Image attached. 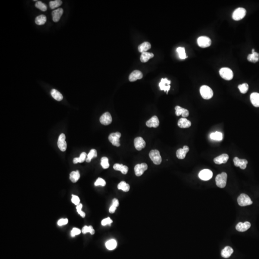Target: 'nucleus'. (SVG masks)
<instances>
[{
	"label": "nucleus",
	"mask_w": 259,
	"mask_h": 259,
	"mask_svg": "<svg viewBox=\"0 0 259 259\" xmlns=\"http://www.w3.org/2000/svg\"><path fill=\"white\" fill-rule=\"evenodd\" d=\"M227 175L226 172H222L217 175L216 178V184L220 188H224L226 187L227 181Z\"/></svg>",
	"instance_id": "1"
},
{
	"label": "nucleus",
	"mask_w": 259,
	"mask_h": 259,
	"mask_svg": "<svg viewBox=\"0 0 259 259\" xmlns=\"http://www.w3.org/2000/svg\"><path fill=\"white\" fill-rule=\"evenodd\" d=\"M201 97L204 99H209L213 96V91L207 86H201L200 90Z\"/></svg>",
	"instance_id": "2"
},
{
	"label": "nucleus",
	"mask_w": 259,
	"mask_h": 259,
	"mask_svg": "<svg viewBox=\"0 0 259 259\" xmlns=\"http://www.w3.org/2000/svg\"><path fill=\"white\" fill-rule=\"evenodd\" d=\"M238 203L241 206H246L250 205L253 204L250 197L247 194L242 193L240 194L238 198Z\"/></svg>",
	"instance_id": "3"
},
{
	"label": "nucleus",
	"mask_w": 259,
	"mask_h": 259,
	"mask_svg": "<svg viewBox=\"0 0 259 259\" xmlns=\"http://www.w3.org/2000/svg\"><path fill=\"white\" fill-rule=\"evenodd\" d=\"M149 157L154 164L160 165L162 162V158L160 152L158 150H152L149 153Z\"/></svg>",
	"instance_id": "4"
},
{
	"label": "nucleus",
	"mask_w": 259,
	"mask_h": 259,
	"mask_svg": "<svg viewBox=\"0 0 259 259\" xmlns=\"http://www.w3.org/2000/svg\"><path fill=\"white\" fill-rule=\"evenodd\" d=\"M220 76L225 80H231L233 77V73L230 69L229 68H222L219 71Z\"/></svg>",
	"instance_id": "5"
},
{
	"label": "nucleus",
	"mask_w": 259,
	"mask_h": 259,
	"mask_svg": "<svg viewBox=\"0 0 259 259\" xmlns=\"http://www.w3.org/2000/svg\"><path fill=\"white\" fill-rule=\"evenodd\" d=\"M246 14V10L243 8H238L235 10L232 14V18L235 21H239L243 19Z\"/></svg>",
	"instance_id": "6"
},
{
	"label": "nucleus",
	"mask_w": 259,
	"mask_h": 259,
	"mask_svg": "<svg viewBox=\"0 0 259 259\" xmlns=\"http://www.w3.org/2000/svg\"><path fill=\"white\" fill-rule=\"evenodd\" d=\"M120 137L121 133L119 132H116L114 133H111L108 136V140L113 145L119 147L120 145Z\"/></svg>",
	"instance_id": "7"
},
{
	"label": "nucleus",
	"mask_w": 259,
	"mask_h": 259,
	"mask_svg": "<svg viewBox=\"0 0 259 259\" xmlns=\"http://www.w3.org/2000/svg\"><path fill=\"white\" fill-rule=\"evenodd\" d=\"M211 40L208 37L201 36L199 37L197 39V43L200 47L207 48L211 45Z\"/></svg>",
	"instance_id": "8"
},
{
	"label": "nucleus",
	"mask_w": 259,
	"mask_h": 259,
	"mask_svg": "<svg viewBox=\"0 0 259 259\" xmlns=\"http://www.w3.org/2000/svg\"><path fill=\"white\" fill-rule=\"evenodd\" d=\"M148 168V166L146 163H142L137 164L134 167V172L136 176H141L144 174L145 171Z\"/></svg>",
	"instance_id": "9"
},
{
	"label": "nucleus",
	"mask_w": 259,
	"mask_h": 259,
	"mask_svg": "<svg viewBox=\"0 0 259 259\" xmlns=\"http://www.w3.org/2000/svg\"><path fill=\"white\" fill-rule=\"evenodd\" d=\"M213 177V172L212 171L208 169H204L201 171L199 174V177L201 179L203 180H208Z\"/></svg>",
	"instance_id": "10"
},
{
	"label": "nucleus",
	"mask_w": 259,
	"mask_h": 259,
	"mask_svg": "<svg viewBox=\"0 0 259 259\" xmlns=\"http://www.w3.org/2000/svg\"><path fill=\"white\" fill-rule=\"evenodd\" d=\"M99 120L103 125H108L112 123V117L109 112H105L100 117Z\"/></svg>",
	"instance_id": "11"
},
{
	"label": "nucleus",
	"mask_w": 259,
	"mask_h": 259,
	"mask_svg": "<svg viewBox=\"0 0 259 259\" xmlns=\"http://www.w3.org/2000/svg\"><path fill=\"white\" fill-rule=\"evenodd\" d=\"M65 136L64 133H61L60 136H59L58 139V146L59 148L60 149L61 151L64 152L66 151L67 148V143L65 141Z\"/></svg>",
	"instance_id": "12"
},
{
	"label": "nucleus",
	"mask_w": 259,
	"mask_h": 259,
	"mask_svg": "<svg viewBox=\"0 0 259 259\" xmlns=\"http://www.w3.org/2000/svg\"><path fill=\"white\" fill-rule=\"evenodd\" d=\"M134 145L136 149L140 151L145 148L146 143L142 137H138L134 139Z\"/></svg>",
	"instance_id": "13"
},
{
	"label": "nucleus",
	"mask_w": 259,
	"mask_h": 259,
	"mask_svg": "<svg viewBox=\"0 0 259 259\" xmlns=\"http://www.w3.org/2000/svg\"><path fill=\"white\" fill-rule=\"evenodd\" d=\"M170 81L168 80L167 78H162L159 84L160 90H164L165 92H167V94L170 88Z\"/></svg>",
	"instance_id": "14"
},
{
	"label": "nucleus",
	"mask_w": 259,
	"mask_h": 259,
	"mask_svg": "<svg viewBox=\"0 0 259 259\" xmlns=\"http://www.w3.org/2000/svg\"><path fill=\"white\" fill-rule=\"evenodd\" d=\"M233 162L236 167H239L242 170H245L247 167V165L248 163L246 159H240L238 157H235L233 159Z\"/></svg>",
	"instance_id": "15"
},
{
	"label": "nucleus",
	"mask_w": 259,
	"mask_h": 259,
	"mask_svg": "<svg viewBox=\"0 0 259 259\" xmlns=\"http://www.w3.org/2000/svg\"><path fill=\"white\" fill-rule=\"evenodd\" d=\"M251 224L249 222H245V223L239 222L236 226V229L239 232H245L250 229Z\"/></svg>",
	"instance_id": "16"
},
{
	"label": "nucleus",
	"mask_w": 259,
	"mask_h": 259,
	"mask_svg": "<svg viewBox=\"0 0 259 259\" xmlns=\"http://www.w3.org/2000/svg\"><path fill=\"white\" fill-rule=\"evenodd\" d=\"M229 159V155L226 154H223L214 158V162L216 164L220 165V164L226 163Z\"/></svg>",
	"instance_id": "17"
},
{
	"label": "nucleus",
	"mask_w": 259,
	"mask_h": 259,
	"mask_svg": "<svg viewBox=\"0 0 259 259\" xmlns=\"http://www.w3.org/2000/svg\"><path fill=\"white\" fill-rule=\"evenodd\" d=\"M146 125L149 128H157L159 125V120L157 116H154L146 121Z\"/></svg>",
	"instance_id": "18"
},
{
	"label": "nucleus",
	"mask_w": 259,
	"mask_h": 259,
	"mask_svg": "<svg viewBox=\"0 0 259 259\" xmlns=\"http://www.w3.org/2000/svg\"><path fill=\"white\" fill-rule=\"evenodd\" d=\"M189 147L187 145H185L183 148H179L176 152V155L177 158L179 159H183L185 158V157L188 152L189 151Z\"/></svg>",
	"instance_id": "19"
},
{
	"label": "nucleus",
	"mask_w": 259,
	"mask_h": 259,
	"mask_svg": "<svg viewBox=\"0 0 259 259\" xmlns=\"http://www.w3.org/2000/svg\"><path fill=\"white\" fill-rule=\"evenodd\" d=\"M143 77V74L141 71L139 70H134L129 77V80L130 82H134L138 79H141Z\"/></svg>",
	"instance_id": "20"
},
{
	"label": "nucleus",
	"mask_w": 259,
	"mask_h": 259,
	"mask_svg": "<svg viewBox=\"0 0 259 259\" xmlns=\"http://www.w3.org/2000/svg\"><path fill=\"white\" fill-rule=\"evenodd\" d=\"M176 111V115L177 116L182 115L183 118L187 117L189 115V111L188 110H186L185 108H183L180 106H177L175 108Z\"/></svg>",
	"instance_id": "21"
},
{
	"label": "nucleus",
	"mask_w": 259,
	"mask_h": 259,
	"mask_svg": "<svg viewBox=\"0 0 259 259\" xmlns=\"http://www.w3.org/2000/svg\"><path fill=\"white\" fill-rule=\"evenodd\" d=\"M63 13H64V10L61 8L55 10L52 12L53 21L55 22L59 21L61 17V15H63Z\"/></svg>",
	"instance_id": "22"
},
{
	"label": "nucleus",
	"mask_w": 259,
	"mask_h": 259,
	"mask_svg": "<svg viewBox=\"0 0 259 259\" xmlns=\"http://www.w3.org/2000/svg\"><path fill=\"white\" fill-rule=\"evenodd\" d=\"M178 125L181 128H188L191 127L192 123L190 120L186 118H182L178 121Z\"/></svg>",
	"instance_id": "23"
},
{
	"label": "nucleus",
	"mask_w": 259,
	"mask_h": 259,
	"mask_svg": "<svg viewBox=\"0 0 259 259\" xmlns=\"http://www.w3.org/2000/svg\"><path fill=\"white\" fill-rule=\"evenodd\" d=\"M251 101L255 107H259V93L254 92L250 96Z\"/></svg>",
	"instance_id": "24"
},
{
	"label": "nucleus",
	"mask_w": 259,
	"mask_h": 259,
	"mask_svg": "<svg viewBox=\"0 0 259 259\" xmlns=\"http://www.w3.org/2000/svg\"><path fill=\"white\" fill-rule=\"evenodd\" d=\"M114 170L117 171H120L123 174H126L128 171V167L126 166L117 163L113 166Z\"/></svg>",
	"instance_id": "25"
},
{
	"label": "nucleus",
	"mask_w": 259,
	"mask_h": 259,
	"mask_svg": "<svg viewBox=\"0 0 259 259\" xmlns=\"http://www.w3.org/2000/svg\"><path fill=\"white\" fill-rule=\"evenodd\" d=\"M233 248L229 246H226L221 251V256L225 258H229L233 253Z\"/></svg>",
	"instance_id": "26"
},
{
	"label": "nucleus",
	"mask_w": 259,
	"mask_h": 259,
	"mask_svg": "<svg viewBox=\"0 0 259 259\" xmlns=\"http://www.w3.org/2000/svg\"><path fill=\"white\" fill-rule=\"evenodd\" d=\"M154 56L153 53L148 52H145L142 53L140 57V60L142 63H146L150 59L153 58Z\"/></svg>",
	"instance_id": "27"
},
{
	"label": "nucleus",
	"mask_w": 259,
	"mask_h": 259,
	"mask_svg": "<svg viewBox=\"0 0 259 259\" xmlns=\"http://www.w3.org/2000/svg\"><path fill=\"white\" fill-rule=\"evenodd\" d=\"M151 48V44L148 42H144L138 46V51L140 52L143 53L146 52Z\"/></svg>",
	"instance_id": "28"
},
{
	"label": "nucleus",
	"mask_w": 259,
	"mask_h": 259,
	"mask_svg": "<svg viewBox=\"0 0 259 259\" xmlns=\"http://www.w3.org/2000/svg\"><path fill=\"white\" fill-rule=\"evenodd\" d=\"M80 177V173L78 170L72 171L70 174V179L73 183H76L77 181L79 180Z\"/></svg>",
	"instance_id": "29"
},
{
	"label": "nucleus",
	"mask_w": 259,
	"mask_h": 259,
	"mask_svg": "<svg viewBox=\"0 0 259 259\" xmlns=\"http://www.w3.org/2000/svg\"><path fill=\"white\" fill-rule=\"evenodd\" d=\"M248 60L251 63H256L259 61V54L254 52L248 55L247 57Z\"/></svg>",
	"instance_id": "30"
},
{
	"label": "nucleus",
	"mask_w": 259,
	"mask_h": 259,
	"mask_svg": "<svg viewBox=\"0 0 259 259\" xmlns=\"http://www.w3.org/2000/svg\"><path fill=\"white\" fill-rule=\"evenodd\" d=\"M106 247L108 250H113L117 247V243L115 239H111L108 240L106 243Z\"/></svg>",
	"instance_id": "31"
},
{
	"label": "nucleus",
	"mask_w": 259,
	"mask_h": 259,
	"mask_svg": "<svg viewBox=\"0 0 259 259\" xmlns=\"http://www.w3.org/2000/svg\"><path fill=\"white\" fill-rule=\"evenodd\" d=\"M51 95L52 97L57 101H61V100H63V95L60 92H59L57 90L54 89L52 90L51 91Z\"/></svg>",
	"instance_id": "32"
},
{
	"label": "nucleus",
	"mask_w": 259,
	"mask_h": 259,
	"mask_svg": "<svg viewBox=\"0 0 259 259\" xmlns=\"http://www.w3.org/2000/svg\"><path fill=\"white\" fill-rule=\"evenodd\" d=\"M130 185L128 184L125 182V181H121L120 183L118 184V189L119 190H121L125 192H127L130 190Z\"/></svg>",
	"instance_id": "33"
},
{
	"label": "nucleus",
	"mask_w": 259,
	"mask_h": 259,
	"mask_svg": "<svg viewBox=\"0 0 259 259\" xmlns=\"http://www.w3.org/2000/svg\"><path fill=\"white\" fill-rule=\"evenodd\" d=\"M47 21V18L46 16L43 14L39 15L36 18V24L38 25H43L45 24Z\"/></svg>",
	"instance_id": "34"
},
{
	"label": "nucleus",
	"mask_w": 259,
	"mask_h": 259,
	"mask_svg": "<svg viewBox=\"0 0 259 259\" xmlns=\"http://www.w3.org/2000/svg\"><path fill=\"white\" fill-rule=\"evenodd\" d=\"M86 153L85 152H83L80 154L79 158H74L73 160L74 164H77L78 163H83L85 161L86 159Z\"/></svg>",
	"instance_id": "35"
},
{
	"label": "nucleus",
	"mask_w": 259,
	"mask_h": 259,
	"mask_svg": "<svg viewBox=\"0 0 259 259\" xmlns=\"http://www.w3.org/2000/svg\"><path fill=\"white\" fill-rule=\"evenodd\" d=\"M87 157L86 158V162H90L92 160V158H96L97 157V151L95 149L91 150L89 154H87Z\"/></svg>",
	"instance_id": "36"
},
{
	"label": "nucleus",
	"mask_w": 259,
	"mask_h": 259,
	"mask_svg": "<svg viewBox=\"0 0 259 259\" xmlns=\"http://www.w3.org/2000/svg\"><path fill=\"white\" fill-rule=\"evenodd\" d=\"M210 138L213 140L221 141L223 139V134L220 132H216L210 134Z\"/></svg>",
	"instance_id": "37"
},
{
	"label": "nucleus",
	"mask_w": 259,
	"mask_h": 259,
	"mask_svg": "<svg viewBox=\"0 0 259 259\" xmlns=\"http://www.w3.org/2000/svg\"><path fill=\"white\" fill-rule=\"evenodd\" d=\"M177 51L179 54V56L180 59H186L187 56H186V52H185V48L183 47H179L177 48Z\"/></svg>",
	"instance_id": "38"
},
{
	"label": "nucleus",
	"mask_w": 259,
	"mask_h": 259,
	"mask_svg": "<svg viewBox=\"0 0 259 259\" xmlns=\"http://www.w3.org/2000/svg\"><path fill=\"white\" fill-rule=\"evenodd\" d=\"M82 232L83 234H85L87 233H90L91 235H94L95 233V230L94 229L93 227L91 226H85L83 228L82 230Z\"/></svg>",
	"instance_id": "39"
},
{
	"label": "nucleus",
	"mask_w": 259,
	"mask_h": 259,
	"mask_svg": "<svg viewBox=\"0 0 259 259\" xmlns=\"http://www.w3.org/2000/svg\"><path fill=\"white\" fill-rule=\"evenodd\" d=\"M62 4V1L60 0H55L53 1H51L50 2V6L52 9L57 8L61 5Z\"/></svg>",
	"instance_id": "40"
},
{
	"label": "nucleus",
	"mask_w": 259,
	"mask_h": 259,
	"mask_svg": "<svg viewBox=\"0 0 259 259\" xmlns=\"http://www.w3.org/2000/svg\"><path fill=\"white\" fill-rule=\"evenodd\" d=\"M101 165L104 169H107L110 167L108 159L107 157H103L101 159Z\"/></svg>",
	"instance_id": "41"
},
{
	"label": "nucleus",
	"mask_w": 259,
	"mask_h": 259,
	"mask_svg": "<svg viewBox=\"0 0 259 259\" xmlns=\"http://www.w3.org/2000/svg\"><path fill=\"white\" fill-rule=\"evenodd\" d=\"M35 6L37 8L40 9L42 11H46L47 9V5L45 4L40 1H38L35 4Z\"/></svg>",
	"instance_id": "42"
},
{
	"label": "nucleus",
	"mask_w": 259,
	"mask_h": 259,
	"mask_svg": "<svg viewBox=\"0 0 259 259\" xmlns=\"http://www.w3.org/2000/svg\"><path fill=\"white\" fill-rule=\"evenodd\" d=\"M238 88L240 90V92L242 94H245L247 92L248 89V85L247 83H244L242 85H239L238 86Z\"/></svg>",
	"instance_id": "43"
},
{
	"label": "nucleus",
	"mask_w": 259,
	"mask_h": 259,
	"mask_svg": "<svg viewBox=\"0 0 259 259\" xmlns=\"http://www.w3.org/2000/svg\"><path fill=\"white\" fill-rule=\"evenodd\" d=\"M82 204H80L78 205H77L76 208L77 212L79 214H80V216L82 217L83 218H84L86 217V214L82 211Z\"/></svg>",
	"instance_id": "44"
},
{
	"label": "nucleus",
	"mask_w": 259,
	"mask_h": 259,
	"mask_svg": "<svg viewBox=\"0 0 259 259\" xmlns=\"http://www.w3.org/2000/svg\"><path fill=\"white\" fill-rule=\"evenodd\" d=\"M106 183L104 179L102 178H98L96 181L95 183V186H105L106 185Z\"/></svg>",
	"instance_id": "45"
},
{
	"label": "nucleus",
	"mask_w": 259,
	"mask_h": 259,
	"mask_svg": "<svg viewBox=\"0 0 259 259\" xmlns=\"http://www.w3.org/2000/svg\"><path fill=\"white\" fill-rule=\"evenodd\" d=\"M81 232V230L79 229H77V228L74 227V228H73V229L72 230V231H71V236H72V237H75L76 236L80 234Z\"/></svg>",
	"instance_id": "46"
},
{
	"label": "nucleus",
	"mask_w": 259,
	"mask_h": 259,
	"mask_svg": "<svg viewBox=\"0 0 259 259\" xmlns=\"http://www.w3.org/2000/svg\"><path fill=\"white\" fill-rule=\"evenodd\" d=\"M80 200L79 199V197L77 196L74 195H72V202L75 205H77L80 204Z\"/></svg>",
	"instance_id": "47"
},
{
	"label": "nucleus",
	"mask_w": 259,
	"mask_h": 259,
	"mask_svg": "<svg viewBox=\"0 0 259 259\" xmlns=\"http://www.w3.org/2000/svg\"><path fill=\"white\" fill-rule=\"evenodd\" d=\"M113 222L112 220L111 219L110 217H107V218L104 219L101 221V225L103 226H105L106 225H111V224Z\"/></svg>",
	"instance_id": "48"
},
{
	"label": "nucleus",
	"mask_w": 259,
	"mask_h": 259,
	"mask_svg": "<svg viewBox=\"0 0 259 259\" xmlns=\"http://www.w3.org/2000/svg\"><path fill=\"white\" fill-rule=\"evenodd\" d=\"M68 220L67 218H65V219L62 218V219H60L58 221L57 224L59 226H61L63 225H66V224H68Z\"/></svg>",
	"instance_id": "49"
},
{
	"label": "nucleus",
	"mask_w": 259,
	"mask_h": 259,
	"mask_svg": "<svg viewBox=\"0 0 259 259\" xmlns=\"http://www.w3.org/2000/svg\"><path fill=\"white\" fill-rule=\"evenodd\" d=\"M117 207L114 206V205H111V207H110V209H109V212L111 214L114 213Z\"/></svg>",
	"instance_id": "50"
},
{
	"label": "nucleus",
	"mask_w": 259,
	"mask_h": 259,
	"mask_svg": "<svg viewBox=\"0 0 259 259\" xmlns=\"http://www.w3.org/2000/svg\"><path fill=\"white\" fill-rule=\"evenodd\" d=\"M112 205L116 206V207H118L119 205V201L118 199H113L112 200Z\"/></svg>",
	"instance_id": "51"
}]
</instances>
